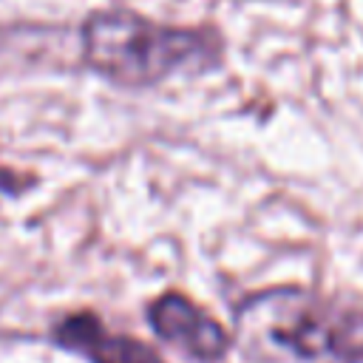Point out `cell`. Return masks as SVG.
Returning <instances> with one entry per match:
<instances>
[{"label": "cell", "mask_w": 363, "mask_h": 363, "mask_svg": "<svg viewBox=\"0 0 363 363\" xmlns=\"http://www.w3.org/2000/svg\"><path fill=\"white\" fill-rule=\"evenodd\" d=\"M54 343L91 363H162L159 352L136 337L111 335L94 312H77L54 329Z\"/></svg>", "instance_id": "obj_4"}, {"label": "cell", "mask_w": 363, "mask_h": 363, "mask_svg": "<svg viewBox=\"0 0 363 363\" xmlns=\"http://www.w3.org/2000/svg\"><path fill=\"white\" fill-rule=\"evenodd\" d=\"M150 329L196 363H218L230 349L227 329L182 292H164L147 306Z\"/></svg>", "instance_id": "obj_3"}, {"label": "cell", "mask_w": 363, "mask_h": 363, "mask_svg": "<svg viewBox=\"0 0 363 363\" xmlns=\"http://www.w3.org/2000/svg\"><path fill=\"white\" fill-rule=\"evenodd\" d=\"M238 329L258 357L295 363H360L363 318L298 286L264 289L238 306Z\"/></svg>", "instance_id": "obj_2"}, {"label": "cell", "mask_w": 363, "mask_h": 363, "mask_svg": "<svg viewBox=\"0 0 363 363\" xmlns=\"http://www.w3.org/2000/svg\"><path fill=\"white\" fill-rule=\"evenodd\" d=\"M82 62L122 88H153L170 77H201L224 62V40L204 26H167L128 9L94 11L82 23Z\"/></svg>", "instance_id": "obj_1"}]
</instances>
